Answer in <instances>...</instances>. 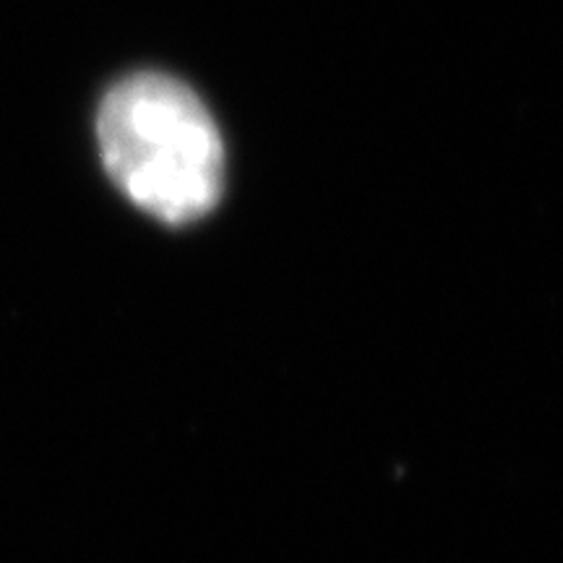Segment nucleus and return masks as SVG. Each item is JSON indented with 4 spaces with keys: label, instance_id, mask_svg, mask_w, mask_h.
<instances>
[{
    "label": "nucleus",
    "instance_id": "obj_1",
    "mask_svg": "<svg viewBox=\"0 0 563 563\" xmlns=\"http://www.w3.org/2000/svg\"><path fill=\"white\" fill-rule=\"evenodd\" d=\"M97 136L104 170L121 191L167 224L217 207L224 186L222 136L186 84L133 74L102 100Z\"/></svg>",
    "mask_w": 563,
    "mask_h": 563
}]
</instances>
